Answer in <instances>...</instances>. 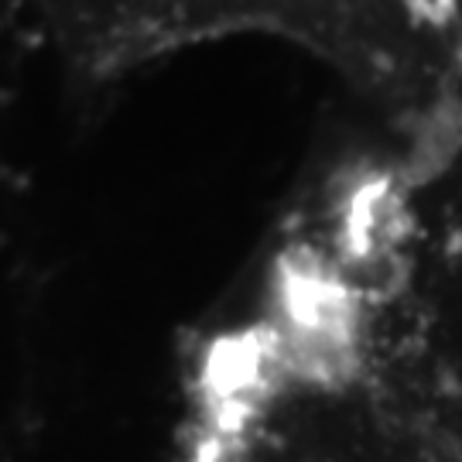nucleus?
<instances>
[{
  "mask_svg": "<svg viewBox=\"0 0 462 462\" xmlns=\"http://www.w3.org/2000/svg\"><path fill=\"white\" fill-rule=\"evenodd\" d=\"M110 51L154 49L216 28H278L349 66L374 42L383 0H42Z\"/></svg>",
  "mask_w": 462,
  "mask_h": 462,
  "instance_id": "obj_1",
  "label": "nucleus"
},
{
  "mask_svg": "<svg viewBox=\"0 0 462 462\" xmlns=\"http://www.w3.org/2000/svg\"><path fill=\"white\" fill-rule=\"evenodd\" d=\"M435 28L446 42L448 55H452V66L462 83V0H425Z\"/></svg>",
  "mask_w": 462,
  "mask_h": 462,
  "instance_id": "obj_2",
  "label": "nucleus"
},
{
  "mask_svg": "<svg viewBox=\"0 0 462 462\" xmlns=\"http://www.w3.org/2000/svg\"><path fill=\"white\" fill-rule=\"evenodd\" d=\"M397 7L404 11V17L411 21V28L418 32V38H421V45H425V51H429L431 66H435V72H442V51H439V42H435V32H431V21H429V11H425V4L421 0H394Z\"/></svg>",
  "mask_w": 462,
  "mask_h": 462,
  "instance_id": "obj_3",
  "label": "nucleus"
}]
</instances>
